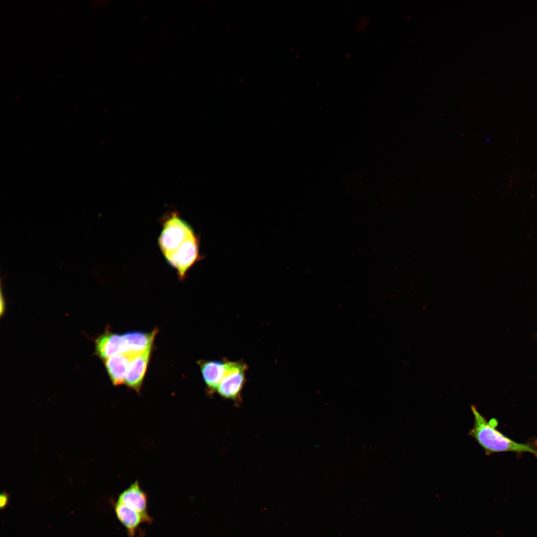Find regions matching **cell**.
Returning a JSON list of instances; mask_svg holds the SVG:
<instances>
[{"mask_svg":"<svg viewBox=\"0 0 537 537\" xmlns=\"http://www.w3.org/2000/svg\"><path fill=\"white\" fill-rule=\"evenodd\" d=\"M247 364L240 361L228 360L227 369L216 393L221 397L239 404L242 401L241 392L246 382Z\"/></svg>","mask_w":537,"mask_h":537,"instance_id":"3957f363","label":"cell"},{"mask_svg":"<svg viewBox=\"0 0 537 537\" xmlns=\"http://www.w3.org/2000/svg\"><path fill=\"white\" fill-rule=\"evenodd\" d=\"M151 351L150 348L136 355L129 362L124 383L137 392L140 391L142 385Z\"/></svg>","mask_w":537,"mask_h":537,"instance_id":"52a82bcc","label":"cell"},{"mask_svg":"<svg viewBox=\"0 0 537 537\" xmlns=\"http://www.w3.org/2000/svg\"><path fill=\"white\" fill-rule=\"evenodd\" d=\"M9 502V495L8 494L3 492L1 493L0 496V507L1 510L4 509L8 505Z\"/></svg>","mask_w":537,"mask_h":537,"instance_id":"8fae6325","label":"cell"},{"mask_svg":"<svg viewBox=\"0 0 537 537\" xmlns=\"http://www.w3.org/2000/svg\"><path fill=\"white\" fill-rule=\"evenodd\" d=\"M183 280L191 267L202 259L199 254V239L194 233L174 251L164 257Z\"/></svg>","mask_w":537,"mask_h":537,"instance_id":"277c9868","label":"cell"},{"mask_svg":"<svg viewBox=\"0 0 537 537\" xmlns=\"http://www.w3.org/2000/svg\"><path fill=\"white\" fill-rule=\"evenodd\" d=\"M95 344V354L103 360L116 355L128 353L123 334L106 331L96 339Z\"/></svg>","mask_w":537,"mask_h":537,"instance_id":"8992f818","label":"cell"},{"mask_svg":"<svg viewBox=\"0 0 537 537\" xmlns=\"http://www.w3.org/2000/svg\"><path fill=\"white\" fill-rule=\"evenodd\" d=\"M471 410L474 417L473 427L469 435L485 450L486 454L496 452L530 453L537 458V440L519 443L505 436L496 429L498 422L493 418L488 421L474 405Z\"/></svg>","mask_w":537,"mask_h":537,"instance_id":"6da1fadb","label":"cell"},{"mask_svg":"<svg viewBox=\"0 0 537 537\" xmlns=\"http://www.w3.org/2000/svg\"><path fill=\"white\" fill-rule=\"evenodd\" d=\"M137 354L123 353L113 356L104 360L107 373L113 385L117 386L124 383L129 362Z\"/></svg>","mask_w":537,"mask_h":537,"instance_id":"9c48e42d","label":"cell"},{"mask_svg":"<svg viewBox=\"0 0 537 537\" xmlns=\"http://www.w3.org/2000/svg\"><path fill=\"white\" fill-rule=\"evenodd\" d=\"M228 360H202L199 362L203 379L209 394L216 393L217 388L225 373Z\"/></svg>","mask_w":537,"mask_h":537,"instance_id":"ba28073f","label":"cell"},{"mask_svg":"<svg viewBox=\"0 0 537 537\" xmlns=\"http://www.w3.org/2000/svg\"><path fill=\"white\" fill-rule=\"evenodd\" d=\"M139 513L146 523L151 524L152 517L148 511V496L142 489L138 481L131 484L118 496L117 501Z\"/></svg>","mask_w":537,"mask_h":537,"instance_id":"5b68a950","label":"cell"},{"mask_svg":"<svg viewBox=\"0 0 537 537\" xmlns=\"http://www.w3.org/2000/svg\"><path fill=\"white\" fill-rule=\"evenodd\" d=\"M194 231L191 226L174 211L165 215L158 239L159 248L164 256L181 246Z\"/></svg>","mask_w":537,"mask_h":537,"instance_id":"7a4b0ae2","label":"cell"},{"mask_svg":"<svg viewBox=\"0 0 537 537\" xmlns=\"http://www.w3.org/2000/svg\"><path fill=\"white\" fill-rule=\"evenodd\" d=\"M113 508L116 517L126 531L128 537H135L140 526L146 523L138 512L129 506L116 501Z\"/></svg>","mask_w":537,"mask_h":537,"instance_id":"30bf717a","label":"cell"}]
</instances>
